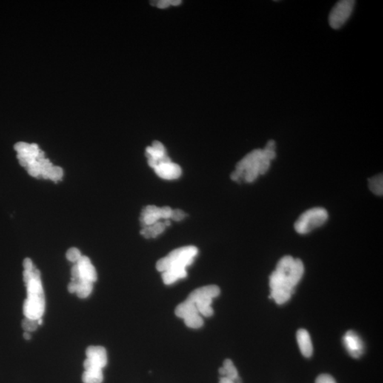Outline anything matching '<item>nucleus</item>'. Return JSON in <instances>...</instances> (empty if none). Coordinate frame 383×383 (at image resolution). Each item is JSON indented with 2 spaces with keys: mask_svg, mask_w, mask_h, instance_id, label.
<instances>
[{
  "mask_svg": "<svg viewBox=\"0 0 383 383\" xmlns=\"http://www.w3.org/2000/svg\"><path fill=\"white\" fill-rule=\"evenodd\" d=\"M28 173L29 175L33 177H38L40 175V169L36 168V167H27Z\"/></svg>",
  "mask_w": 383,
  "mask_h": 383,
  "instance_id": "c756f323",
  "label": "nucleus"
},
{
  "mask_svg": "<svg viewBox=\"0 0 383 383\" xmlns=\"http://www.w3.org/2000/svg\"><path fill=\"white\" fill-rule=\"evenodd\" d=\"M23 266H24V270H32L35 267L32 260L29 258L24 259V262H23Z\"/></svg>",
  "mask_w": 383,
  "mask_h": 383,
  "instance_id": "cd10ccee",
  "label": "nucleus"
},
{
  "mask_svg": "<svg viewBox=\"0 0 383 383\" xmlns=\"http://www.w3.org/2000/svg\"><path fill=\"white\" fill-rule=\"evenodd\" d=\"M77 283V290L75 294L78 295V298H87L90 295L93 289V283L86 280L78 279V281H73Z\"/></svg>",
  "mask_w": 383,
  "mask_h": 383,
  "instance_id": "a211bd4d",
  "label": "nucleus"
},
{
  "mask_svg": "<svg viewBox=\"0 0 383 383\" xmlns=\"http://www.w3.org/2000/svg\"><path fill=\"white\" fill-rule=\"evenodd\" d=\"M25 285L27 298L23 307L24 316L29 319H41L45 311V295L41 283V273L38 269L35 268L33 278Z\"/></svg>",
  "mask_w": 383,
  "mask_h": 383,
  "instance_id": "7ed1b4c3",
  "label": "nucleus"
},
{
  "mask_svg": "<svg viewBox=\"0 0 383 383\" xmlns=\"http://www.w3.org/2000/svg\"><path fill=\"white\" fill-rule=\"evenodd\" d=\"M30 144H28L27 143L18 142L17 144H15V149L17 152L21 151V150H26L29 149Z\"/></svg>",
  "mask_w": 383,
  "mask_h": 383,
  "instance_id": "c85d7f7f",
  "label": "nucleus"
},
{
  "mask_svg": "<svg viewBox=\"0 0 383 383\" xmlns=\"http://www.w3.org/2000/svg\"><path fill=\"white\" fill-rule=\"evenodd\" d=\"M356 1L341 0L338 1L332 8L329 16V24L333 29H339L350 18Z\"/></svg>",
  "mask_w": 383,
  "mask_h": 383,
  "instance_id": "423d86ee",
  "label": "nucleus"
},
{
  "mask_svg": "<svg viewBox=\"0 0 383 383\" xmlns=\"http://www.w3.org/2000/svg\"><path fill=\"white\" fill-rule=\"evenodd\" d=\"M166 227L164 222L158 221L153 225L144 227L141 230V233L144 235V237L147 238H155L164 232Z\"/></svg>",
  "mask_w": 383,
  "mask_h": 383,
  "instance_id": "6ab92c4d",
  "label": "nucleus"
},
{
  "mask_svg": "<svg viewBox=\"0 0 383 383\" xmlns=\"http://www.w3.org/2000/svg\"><path fill=\"white\" fill-rule=\"evenodd\" d=\"M212 303V300H205L198 301L195 304L201 316L209 317V316H212L214 313L213 309L211 307Z\"/></svg>",
  "mask_w": 383,
  "mask_h": 383,
  "instance_id": "412c9836",
  "label": "nucleus"
},
{
  "mask_svg": "<svg viewBox=\"0 0 383 383\" xmlns=\"http://www.w3.org/2000/svg\"><path fill=\"white\" fill-rule=\"evenodd\" d=\"M187 276L185 268H171L163 272V281L166 284H171L178 280L183 279Z\"/></svg>",
  "mask_w": 383,
  "mask_h": 383,
  "instance_id": "dca6fc26",
  "label": "nucleus"
},
{
  "mask_svg": "<svg viewBox=\"0 0 383 383\" xmlns=\"http://www.w3.org/2000/svg\"><path fill=\"white\" fill-rule=\"evenodd\" d=\"M24 338H25V339L29 340L31 338H32V336H31V335L29 334V333H27V332H25V333H24Z\"/></svg>",
  "mask_w": 383,
  "mask_h": 383,
  "instance_id": "f704fd0d",
  "label": "nucleus"
},
{
  "mask_svg": "<svg viewBox=\"0 0 383 383\" xmlns=\"http://www.w3.org/2000/svg\"><path fill=\"white\" fill-rule=\"evenodd\" d=\"M81 273V279L86 280L90 282L95 283L98 279L96 270L95 267L92 266L91 261L88 257L82 255L77 262Z\"/></svg>",
  "mask_w": 383,
  "mask_h": 383,
  "instance_id": "4468645a",
  "label": "nucleus"
},
{
  "mask_svg": "<svg viewBox=\"0 0 383 383\" xmlns=\"http://www.w3.org/2000/svg\"><path fill=\"white\" fill-rule=\"evenodd\" d=\"M182 3L180 0H170V5L178 6Z\"/></svg>",
  "mask_w": 383,
  "mask_h": 383,
  "instance_id": "473e14b6",
  "label": "nucleus"
},
{
  "mask_svg": "<svg viewBox=\"0 0 383 383\" xmlns=\"http://www.w3.org/2000/svg\"><path fill=\"white\" fill-rule=\"evenodd\" d=\"M82 256L81 251L76 248H71L66 253V258L71 262L77 263Z\"/></svg>",
  "mask_w": 383,
  "mask_h": 383,
  "instance_id": "b1692460",
  "label": "nucleus"
},
{
  "mask_svg": "<svg viewBox=\"0 0 383 383\" xmlns=\"http://www.w3.org/2000/svg\"><path fill=\"white\" fill-rule=\"evenodd\" d=\"M38 319H29L26 317L21 323V327L26 332H31L36 331L38 327Z\"/></svg>",
  "mask_w": 383,
  "mask_h": 383,
  "instance_id": "4be33fe9",
  "label": "nucleus"
},
{
  "mask_svg": "<svg viewBox=\"0 0 383 383\" xmlns=\"http://www.w3.org/2000/svg\"><path fill=\"white\" fill-rule=\"evenodd\" d=\"M67 290H68L69 292H70V293H75L77 290L76 282H73V281H71V283H69L68 286H67Z\"/></svg>",
  "mask_w": 383,
  "mask_h": 383,
  "instance_id": "2f4dec72",
  "label": "nucleus"
},
{
  "mask_svg": "<svg viewBox=\"0 0 383 383\" xmlns=\"http://www.w3.org/2000/svg\"><path fill=\"white\" fill-rule=\"evenodd\" d=\"M302 261L290 255L283 257L270 276V298L278 304L287 302L304 274Z\"/></svg>",
  "mask_w": 383,
  "mask_h": 383,
  "instance_id": "f257e3e1",
  "label": "nucleus"
},
{
  "mask_svg": "<svg viewBox=\"0 0 383 383\" xmlns=\"http://www.w3.org/2000/svg\"><path fill=\"white\" fill-rule=\"evenodd\" d=\"M172 210L170 207H158L154 205L146 207L141 212V221L143 228L153 225L161 219H169L171 216Z\"/></svg>",
  "mask_w": 383,
  "mask_h": 383,
  "instance_id": "6e6552de",
  "label": "nucleus"
},
{
  "mask_svg": "<svg viewBox=\"0 0 383 383\" xmlns=\"http://www.w3.org/2000/svg\"><path fill=\"white\" fill-rule=\"evenodd\" d=\"M219 383H234V382L228 379V378L223 377V378H221V380H220Z\"/></svg>",
  "mask_w": 383,
  "mask_h": 383,
  "instance_id": "72a5a7b5",
  "label": "nucleus"
},
{
  "mask_svg": "<svg viewBox=\"0 0 383 383\" xmlns=\"http://www.w3.org/2000/svg\"><path fill=\"white\" fill-rule=\"evenodd\" d=\"M63 175H64L63 169L58 166H55V167H52L50 171L49 172V178L56 182L57 181L61 180Z\"/></svg>",
  "mask_w": 383,
  "mask_h": 383,
  "instance_id": "5701e85b",
  "label": "nucleus"
},
{
  "mask_svg": "<svg viewBox=\"0 0 383 383\" xmlns=\"http://www.w3.org/2000/svg\"><path fill=\"white\" fill-rule=\"evenodd\" d=\"M186 216V214L183 210L179 209H175L172 211L171 216L170 219H172L175 221H180L184 219Z\"/></svg>",
  "mask_w": 383,
  "mask_h": 383,
  "instance_id": "393cba45",
  "label": "nucleus"
},
{
  "mask_svg": "<svg viewBox=\"0 0 383 383\" xmlns=\"http://www.w3.org/2000/svg\"><path fill=\"white\" fill-rule=\"evenodd\" d=\"M220 289L216 285H207L200 287L192 291L187 297V300L195 303L204 300H212L214 298L219 296Z\"/></svg>",
  "mask_w": 383,
  "mask_h": 383,
  "instance_id": "1a4fd4ad",
  "label": "nucleus"
},
{
  "mask_svg": "<svg viewBox=\"0 0 383 383\" xmlns=\"http://www.w3.org/2000/svg\"><path fill=\"white\" fill-rule=\"evenodd\" d=\"M87 359L94 365L102 369L107 364V355L106 349L102 347H89L86 350Z\"/></svg>",
  "mask_w": 383,
  "mask_h": 383,
  "instance_id": "f8f14e48",
  "label": "nucleus"
},
{
  "mask_svg": "<svg viewBox=\"0 0 383 383\" xmlns=\"http://www.w3.org/2000/svg\"><path fill=\"white\" fill-rule=\"evenodd\" d=\"M170 5V0H161V1H158L157 7L160 9H165L167 8Z\"/></svg>",
  "mask_w": 383,
  "mask_h": 383,
  "instance_id": "7c9ffc66",
  "label": "nucleus"
},
{
  "mask_svg": "<svg viewBox=\"0 0 383 383\" xmlns=\"http://www.w3.org/2000/svg\"><path fill=\"white\" fill-rule=\"evenodd\" d=\"M275 141H267L264 149H255L246 155L236 164V170L232 173L233 181L242 180L246 183H252L260 175H264L268 170L270 162L276 157Z\"/></svg>",
  "mask_w": 383,
  "mask_h": 383,
  "instance_id": "f03ea898",
  "label": "nucleus"
},
{
  "mask_svg": "<svg viewBox=\"0 0 383 383\" xmlns=\"http://www.w3.org/2000/svg\"><path fill=\"white\" fill-rule=\"evenodd\" d=\"M158 1H150V4L153 6L158 5Z\"/></svg>",
  "mask_w": 383,
  "mask_h": 383,
  "instance_id": "e433bc0d",
  "label": "nucleus"
},
{
  "mask_svg": "<svg viewBox=\"0 0 383 383\" xmlns=\"http://www.w3.org/2000/svg\"><path fill=\"white\" fill-rule=\"evenodd\" d=\"M175 315L184 320L187 327L192 329H199L203 325V319L198 312L196 305L191 301H183L175 309Z\"/></svg>",
  "mask_w": 383,
  "mask_h": 383,
  "instance_id": "0eeeda50",
  "label": "nucleus"
},
{
  "mask_svg": "<svg viewBox=\"0 0 383 383\" xmlns=\"http://www.w3.org/2000/svg\"><path fill=\"white\" fill-rule=\"evenodd\" d=\"M164 224L166 227H168V226L170 225V219H166L164 221Z\"/></svg>",
  "mask_w": 383,
  "mask_h": 383,
  "instance_id": "c9c22d12",
  "label": "nucleus"
},
{
  "mask_svg": "<svg viewBox=\"0 0 383 383\" xmlns=\"http://www.w3.org/2000/svg\"><path fill=\"white\" fill-rule=\"evenodd\" d=\"M369 188L373 193L378 196H382L383 193V178L382 174L375 175L368 180Z\"/></svg>",
  "mask_w": 383,
  "mask_h": 383,
  "instance_id": "aec40b11",
  "label": "nucleus"
},
{
  "mask_svg": "<svg viewBox=\"0 0 383 383\" xmlns=\"http://www.w3.org/2000/svg\"><path fill=\"white\" fill-rule=\"evenodd\" d=\"M344 346L349 354L353 358H359L364 352V343L356 332L349 331L343 338Z\"/></svg>",
  "mask_w": 383,
  "mask_h": 383,
  "instance_id": "9d476101",
  "label": "nucleus"
},
{
  "mask_svg": "<svg viewBox=\"0 0 383 383\" xmlns=\"http://www.w3.org/2000/svg\"><path fill=\"white\" fill-rule=\"evenodd\" d=\"M198 253V249L192 246L175 249L157 262V270L163 273L171 268L186 269L193 263Z\"/></svg>",
  "mask_w": 383,
  "mask_h": 383,
  "instance_id": "20e7f679",
  "label": "nucleus"
},
{
  "mask_svg": "<svg viewBox=\"0 0 383 383\" xmlns=\"http://www.w3.org/2000/svg\"><path fill=\"white\" fill-rule=\"evenodd\" d=\"M327 211L322 207H315L301 214L295 224V229L300 234H306L321 227L328 219Z\"/></svg>",
  "mask_w": 383,
  "mask_h": 383,
  "instance_id": "39448f33",
  "label": "nucleus"
},
{
  "mask_svg": "<svg viewBox=\"0 0 383 383\" xmlns=\"http://www.w3.org/2000/svg\"><path fill=\"white\" fill-rule=\"evenodd\" d=\"M72 278L71 281H76L81 278V273H80L79 267L78 265H74L71 270Z\"/></svg>",
  "mask_w": 383,
  "mask_h": 383,
  "instance_id": "bb28decb",
  "label": "nucleus"
},
{
  "mask_svg": "<svg viewBox=\"0 0 383 383\" xmlns=\"http://www.w3.org/2000/svg\"><path fill=\"white\" fill-rule=\"evenodd\" d=\"M315 383H336V382L330 375L321 374L317 377Z\"/></svg>",
  "mask_w": 383,
  "mask_h": 383,
  "instance_id": "a878e982",
  "label": "nucleus"
},
{
  "mask_svg": "<svg viewBox=\"0 0 383 383\" xmlns=\"http://www.w3.org/2000/svg\"><path fill=\"white\" fill-rule=\"evenodd\" d=\"M85 371L83 373L82 379L84 383H101L103 381L102 369L97 367L89 360L84 362Z\"/></svg>",
  "mask_w": 383,
  "mask_h": 383,
  "instance_id": "ddd939ff",
  "label": "nucleus"
},
{
  "mask_svg": "<svg viewBox=\"0 0 383 383\" xmlns=\"http://www.w3.org/2000/svg\"><path fill=\"white\" fill-rule=\"evenodd\" d=\"M154 170L158 177L165 180L178 179L182 174L181 166L173 162L159 165Z\"/></svg>",
  "mask_w": 383,
  "mask_h": 383,
  "instance_id": "9b49d317",
  "label": "nucleus"
},
{
  "mask_svg": "<svg viewBox=\"0 0 383 383\" xmlns=\"http://www.w3.org/2000/svg\"><path fill=\"white\" fill-rule=\"evenodd\" d=\"M219 371L220 375H222L224 378H228L233 382H235L239 378L236 367H235L234 364L230 359H227L224 361L223 367H220Z\"/></svg>",
  "mask_w": 383,
  "mask_h": 383,
  "instance_id": "f3484780",
  "label": "nucleus"
},
{
  "mask_svg": "<svg viewBox=\"0 0 383 383\" xmlns=\"http://www.w3.org/2000/svg\"><path fill=\"white\" fill-rule=\"evenodd\" d=\"M297 341L303 356L310 358L313 353V347L308 332L301 329L297 332Z\"/></svg>",
  "mask_w": 383,
  "mask_h": 383,
  "instance_id": "2eb2a0df",
  "label": "nucleus"
}]
</instances>
